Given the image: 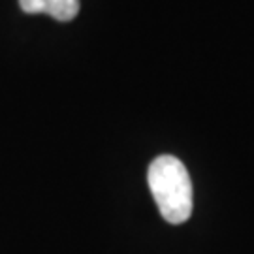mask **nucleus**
Listing matches in <instances>:
<instances>
[{
    "mask_svg": "<svg viewBox=\"0 0 254 254\" xmlns=\"http://www.w3.org/2000/svg\"><path fill=\"white\" fill-rule=\"evenodd\" d=\"M149 189L164 220L183 224L192 213V183L185 164L172 154L154 158L147 172Z\"/></svg>",
    "mask_w": 254,
    "mask_h": 254,
    "instance_id": "nucleus-1",
    "label": "nucleus"
},
{
    "mask_svg": "<svg viewBox=\"0 0 254 254\" xmlns=\"http://www.w3.org/2000/svg\"><path fill=\"white\" fill-rule=\"evenodd\" d=\"M79 11V0H44V13L57 21H72Z\"/></svg>",
    "mask_w": 254,
    "mask_h": 254,
    "instance_id": "nucleus-2",
    "label": "nucleus"
},
{
    "mask_svg": "<svg viewBox=\"0 0 254 254\" xmlns=\"http://www.w3.org/2000/svg\"><path fill=\"white\" fill-rule=\"evenodd\" d=\"M19 8L25 13H44V0H19Z\"/></svg>",
    "mask_w": 254,
    "mask_h": 254,
    "instance_id": "nucleus-3",
    "label": "nucleus"
}]
</instances>
